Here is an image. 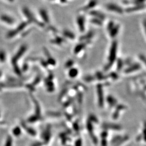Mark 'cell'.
<instances>
[{"label":"cell","mask_w":146,"mask_h":146,"mask_svg":"<svg viewBox=\"0 0 146 146\" xmlns=\"http://www.w3.org/2000/svg\"><path fill=\"white\" fill-rule=\"evenodd\" d=\"M119 6L114 4H109L107 6V8L110 11H114L116 13L121 14L122 13V9Z\"/></svg>","instance_id":"2"},{"label":"cell","mask_w":146,"mask_h":146,"mask_svg":"<svg viewBox=\"0 0 146 146\" xmlns=\"http://www.w3.org/2000/svg\"><path fill=\"white\" fill-rule=\"evenodd\" d=\"M9 1H11V2H12V1H13L14 0H9Z\"/></svg>","instance_id":"9"},{"label":"cell","mask_w":146,"mask_h":146,"mask_svg":"<svg viewBox=\"0 0 146 146\" xmlns=\"http://www.w3.org/2000/svg\"><path fill=\"white\" fill-rule=\"evenodd\" d=\"M65 36H69L70 37V39H74V35L72 33V32H69V31H65L64 32V34Z\"/></svg>","instance_id":"7"},{"label":"cell","mask_w":146,"mask_h":146,"mask_svg":"<svg viewBox=\"0 0 146 146\" xmlns=\"http://www.w3.org/2000/svg\"><path fill=\"white\" fill-rule=\"evenodd\" d=\"M136 3H142L144 1V0H133Z\"/></svg>","instance_id":"8"},{"label":"cell","mask_w":146,"mask_h":146,"mask_svg":"<svg viewBox=\"0 0 146 146\" xmlns=\"http://www.w3.org/2000/svg\"><path fill=\"white\" fill-rule=\"evenodd\" d=\"M116 48H117L116 43L114 42V43H113V44L112 45V47L111 48V50H110L109 57V64H108V66H107L106 68L110 67L113 64V63H114L115 59V56H116Z\"/></svg>","instance_id":"1"},{"label":"cell","mask_w":146,"mask_h":146,"mask_svg":"<svg viewBox=\"0 0 146 146\" xmlns=\"http://www.w3.org/2000/svg\"><path fill=\"white\" fill-rule=\"evenodd\" d=\"M78 23L79 25V27H80V30H82L83 31L84 29V19L82 17H80L78 18Z\"/></svg>","instance_id":"3"},{"label":"cell","mask_w":146,"mask_h":146,"mask_svg":"<svg viewBox=\"0 0 146 146\" xmlns=\"http://www.w3.org/2000/svg\"><path fill=\"white\" fill-rule=\"evenodd\" d=\"M77 75V70L75 69H72L70 70L69 75L72 77H74Z\"/></svg>","instance_id":"4"},{"label":"cell","mask_w":146,"mask_h":146,"mask_svg":"<svg viewBox=\"0 0 146 146\" xmlns=\"http://www.w3.org/2000/svg\"><path fill=\"white\" fill-rule=\"evenodd\" d=\"M21 132L20 129L18 127H16V128L13 130V133L15 136H18Z\"/></svg>","instance_id":"5"},{"label":"cell","mask_w":146,"mask_h":146,"mask_svg":"<svg viewBox=\"0 0 146 146\" xmlns=\"http://www.w3.org/2000/svg\"><path fill=\"white\" fill-rule=\"evenodd\" d=\"M12 139L10 136H8L7 140L6 141V146H12Z\"/></svg>","instance_id":"6"}]
</instances>
